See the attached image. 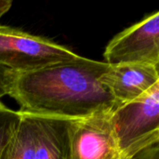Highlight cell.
Returning <instances> with one entry per match:
<instances>
[{
	"mask_svg": "<svg viewBox=\"0 0 159 159\" xmlns=\"http://www.w3.org/2000/svg\"><path fill=\"white\" fill-rule=\"evenodd\" d=\"M109 63L79 56L27 72L0 69V91L20 114L79 120L113 112L116 102L102 84Z\"/></svg>",
	"mask_w": 159,
	"mask_h": 159,
	"instance_id": "obj_1",
	"label": "cell"
},
{
	"mask_svg": "<svg viewBox=\"0 0 159 159\" xmlns=\"http://www.w3.org/2000/svg\"><path fill=\"white\" fill-rule=\"evenodd\" d=\"M112 118L127 159L159 143V81L137 100L114 110Z\"/></svg>",
	"mask_w": 159,
	"mask_h": 159,
	"instance_id": "obj_2",
	"label": "cell"
},
{
	"mask_svg": "<svg viewBox=\"0 0 159 159\" xmlns=\"http://www.w3.org/2000/svg\"><path fill=\"white\" fill-rule=\"evenodd\" d=\"M77 57L51 39L0 24V69L27 72Z\"/></svg>",
	"mask_w": 159,
	"mask_h": 159,
	"instance_id": "obj_3",
	"label": "cell"
},
{
	"mask_svg": "<svg viewBox=\"0 0 159 159\" xmlns=\"http://www.w3.org/2000/svg\"><path fill=\"white\" fill-rule=\"evenodd\" d=\"M103 57L109 64L145 62L159 66V10L115 35Z\"/></svg>",
	"mask_w": 159,
	"mask_h": 159,
	"instance_id": "obj_4",
	"label": "cell"
},
{
	"mask_svg": "<svg viewBox=\"0 0 159 159\" xmlns=\"http://www.w3.org/2000/svg\"><path fill=\"white\" fill-rule=\"evenodd\" d=\"M113 112L72 120V159H127L119 146Z\"/></svg>",
	"mask_w": 159,
	"mask_h": 159,
	"instance_id": "obj_5",
	"label": "cell"
},
{
	"mask_svg": "<svg viewBox=\"0 0 159 159\" xmlns=\"http://www.w3.org/2000/svg\"><path fill=\"white\" fill-rule=\"evenodd\" d=\"M159 81V66L145 62L109 64L101 77L117 107L129 103L151 89Z\"/></svg>",
	"mask_w": 159,
	"mask_h": 159,
	"instance_id": "obj_6",
	"label": "cell"
},
{
	"mask_svg": "<svg viewBox=\"0 0 159 159\" xmlns=\"http://www.w3.org/2000/svg\"><path fill=\"white\" fill-rule=\"evenodd\" d=\"M34 116L35 158L72 159V120Z\"/></svg>",
	"mask_w": 159,
	"mask_h": 159,
	"instance_id": "obj_7",
	"label": "cell"
},
{
	"mask_svg": "<svg viewBox=\"0 0 159 159\" xmlns=\"http://www.w3.org/2000/svg\"><path fill=\"white\" fill-rule=\"evenodd\" d=\"M2 159H36L34 116L21 114L19 126L7 145Z\"/></svg>",
	"mask_w": 159,
	"mask_h": 159,
	"instance_id": "obj_8",
	"label": "cell"
},
{
	"mask_svg": "<svg viewBox=\"0 0 159 159\" xmlns=\"http://www.w3.org/2000/svg\"><path fill=\"white\" fill-rule=\"evenodd\" d=\"M21 118L19 111L12 110L7 106L0 108V159L12 136L14 135Z\"/></svg>",
	"mask_w": 159,
	"mask_h": 159,
	"instance_id": "obj_9",
	"label": "cell"
},
{
	"mask_svg": "<svg viewBox=\"0 0 159 159\" xmlns=\"http://www.w3.org/2000/svg\"><path fill=\"white\" fill-rule=\"evenodd\" d=\"M134 159H159V143L143 150Z\"/></svg>",
	"mask_w": 159,
	"mask_h": 159,
	"instance_id": "obj_10",
	"label": "cell"
},
{
	"mask_svg": "<svg viewBox=\"0 0 159 159\" xmlns=\"http://www.w3.org/2000/svg\"><path fill=\"white\" fill-rule=\"evenodd\" d=\"M11 6H12L11 0H0V18L10 9Z\"/></svg>",
	"mask_w": 159,
	"mask_h": 159,
	"instance_id": "obj_11",
	"label": "cell"
},
{
	"mask_svg": "<svg viewBox=\"0 0 159 159\" xmlns=\"http://www.w3.org/2000/svg\"><path fill=\"white\" fill-rule=\"evenodd\" d=\"M3 106H5V105H4V104H3V102H2L0 101V108H2Z\"/></svg>",
	"mask_w": 159,
	"mask_h": 159,
	"instance_id": "obj_12",
	"label": "cell"
}]
</instances>
